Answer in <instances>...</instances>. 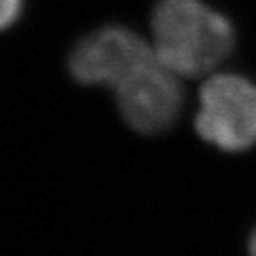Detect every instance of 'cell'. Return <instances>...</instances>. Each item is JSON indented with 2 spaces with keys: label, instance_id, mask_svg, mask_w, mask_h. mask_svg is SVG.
Returning <instances> with one entry per match:
<instances>
[{
  "label": "cell",
  "instance_id": "1",
  "mask_svg": "<svg viewBox=\"0 0 256 256\" xmlns=\"http://www.w3.org/2000/svg\"><path fill=\"white\" fill-rule=\"evenodd\" d=\"M152 36L160 62L190 78L212 72L235 44L228 18L203 0H158L152 16Z\"/></svg>",
  "mask_w": 256,
  "mask_h": 256
},
{
  "label": "cell",
  "instance_id": "2",
  "mask_svg": "<svg viewBox=\"0 0 256 256\" xmlns=\"http://www.w3.org/2000/svg\"><path fill=\"white\" fill-rule=\"evenodd\" d=\"M194 120L200 137L228 153L256 146V84L235 73H219L200 92Z\"/></svg>",
  "mask_w": 256,
  "mask_h": 256
},
{
  "label": "cell",
  "instance_id": "3",
  "mask_svg": "<svg viewBox=\"0 0 256 256\" xmlns=\"http://www.w3.org/2000/svg\"><path fill=\"white\" fill-rule=\"evenodd\" d=\"M126 124L139 134L155 136L174 124L184 105L180 75L155 57L112 89Z\"/></svg>",
  "mask_w": 256,
  "mask_h": 256
},
{
  "label": "cell",
  "instance_id": "4",
  "mask_svg": "<svg viewBox=\"0 0 256 256\" xmlns=\"http://www.w3.org/2000/svg\"><path fill=\"white\" fill-rule=\"evenodd\" d=\"M156 57L152 44L124 27H104L86 36L70 56V73L84 86L114 89Z\"/></svg>",
  "mask_w": 256,
  "mask_h": 256
},
{
  "label": "cell",
  "instance_id": "5",
  "mask_svg": "<svg viewBox=\"0 0 256 256\" xmlns=\"http://www.w3.org/2000/svg\"><path fill=\"white\" fill-rule=\"evenodd\" d=\"M24 0H0V30L11 27L20 16Z\"/></svg>",
  "mask_w": 256,
  "mask_h": 256
},
{
  "label": "cell",
  "instance_id": "6",
  "mask_svg": "<svg viewBox=\"0 0 256 256\" xmlns=\"http://www.w3.org/2000/svg\"><path fill=\"white\" fill-rule=\"evenodd\" d=\"M248 256H256V228L252 230L248 242Z\"/></svg>",
  "mask_w": 256,
  "mask_h": 256
}]
</instances>
